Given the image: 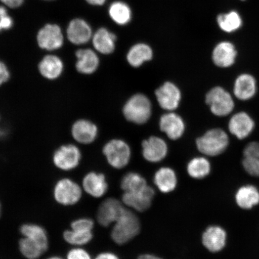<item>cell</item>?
Masks as SVG:
<instances>
[{
    "instance_id": "d6a6232c",
    "label": "cell",
    "mask_w": 259,
    "mask_h": 259,
    "mask_svg": "<svg viewBox=\"0 0 259 259\" xmlns=\"http://www.w3.org/2000/svg\"><path fill=\"white\" fill-rule=\"evenodd\" d=\"M148 186L147 181L140 174L129 172L122 178L121 187L124 192H132L144 189Z\"/></svg>"
},
{
    "instance_id": "52a82bcc",
    "label": "cell",
    "mask_w": 259,
    "mask_h": 259,
    "mask_svg": "<svg viewBox=\"0 0 259 259\" xmlns=\"http://www.w3.org/2000/svg\"><path fill=\"white\" fill-rule=\"evenodd\" d=\"M155 97L161 108L172 112L179 106L181 100V92L176 84L166 82L155 90Z\"/></svg>"
},
{
    "instance_id": "ba28073f",
    "label": "cell",
    "mask_w": 259,
    "mask_h": 259,
    "mask_svg": "<svg viewBox=\"0 0 259 259\" xmlns=\"http://www.w3.org/2000/svg\"><path fill=\"white\" fill-rule=\"evenodd\" d=\"M155 195L153 188L148 185L144 189L135 192H124L122 196L123 203L139 212H144L151 205Z\"/></svg>"
},
{
    "instance_id": "ffe728a7",
    "label": "cell",
    "mask_w": 259,
    "mask_h": 259,
    "mask_svg": "<svg viewBox=\"0 0 259 259\" xmlns=\"http://www.w3.org/2000/svg\"><path fill=\"white\" fill-rule=\"evenodd\" d=\"M116 35L106 28H100L93 34L92 41L94 47L102 54H111L116 47Z\"/></svg>"
},
{
    "instance_id": "ab89813d",
    "label": "cell",
    "mask_w": 259,
    "mask_h": 259,
    "mask_svg": "<svg viewBox=\"0 0 259 259\" xmlns=\"http://www.w3.org/2000/svg\"><path fill=\"white\" fill-rule=\"evenodd\" d=\"M95 259H119V258L111 252H103L97 255Z\"/></svg>"
},
{
    "instance_id": "7a4b0ae2",
    "label": "cell",
    "mask_w": 259,
    "mask_h": 259,
    "mask_svg": "<svg viewBox=\"0 0 259 259\" xmlns=\"http://www.w3.org/2000/svg\"><path fill=\"white\" fill-rule=\"evenodd\" d=\"M229 145V138L221 128H213L197 139L196 147L200 153L215 157L224 153Z\"/></svg>"
},
{
    "instance_id": "3957f363",
    "label": "cell",
    "mask_w": 259,
    "mask_h": 259,
    "mask_svg": "<svg viewBox=\"0 0 259 259\" xmlns=\"http://www.w3.org/2000/svg\"><path fill=\"white\" fill-rule=\"evenodd\" d=\"M122 112L127 121L137 124H145L152 114L150 100L143 94H136L126 102Z\"/></svg>"
},
{
    "instance_id": "9a60e30c",
    "label": "cell",
    "mask_w": 259,
    "mask_h": 259,
    "mask_svg": "<svg viewBox=\"0 0 259 259\" xmlns=\"http://www.w3.org/2000/svg\"><path fill=\"white\" fill-rule=\"evenodd\" d=\"M238 51L231 42L223 41L216 45L212 51L213 64L220 68L231 67L235 63Z\"/></svg>"
},
{
    "instance_id": "8992f818",
    "label": "cell",
    "mask_w": 259,
    "mask_h": 259,
    "mask_svg": "<svg viewBox=\"0 0 259 259\" xmlns=\"http://www.w3.org/2000/svg\"><path fill=\"white\" fill-rule=\"evenodd\" d=\"M53 193L58 203L63 206H72L80 201L82 192L78 184L66 178L57 181Z\"/></svg>"
},
{
    "instance_id": "44dd1931",
    "label": "cell",
    "mask_w": 259,
    "mask_h": 259,
    "mask_svg": "<svg viewBox=\"0 0 259 259\" xmlns=\"http://www.w3.org/2000/svg\"><path fill=\"white\" fill-rule=\"evenodd\" d=\"M243 167L250 176L259 177V142L252 141L243 151Z\"/></svg>"
},
{
    "instance_id": "4fadbf2b",
    "label": "cell",
    "mask_w": 259,
    "mask_h": 259,
    "mask_svg": "<svg viewBox=\"0 0 259 259\" xmlns=\"http://www.w3.org/2000/svg\"><path fill=\"white\" fill-rule=\"evenodd\" d=\"M124 209L122 204L118 199H107L97 210V222L103 227H108L117 221Z\"/></svg>"
},
{
    "instance_id": "5bb4252c",
    "label": "cell",
    "mask_w": 259,
    "mask_h": 259,
    "mask_svg": "<svg viewBox=\"0 0 259 259\" xmlns=\"http://www.w3.org/2000/svg\"><path fill=\"white\" fill-rule=\"evenodd\" d=\"M160 128L171 140H178L184 134L185 122L181 116L173 112H169L161 116Z\"/></svg>"
},
{
    "instance_id": "cb8c5ba5",
    "label": "cell",
    "mask_w": 259,
    "mask_h": 259,
    "mask_svg": "<svg viewBox=\"0 0 259 259\" xmlns=\"http://www.w3.org/2000/svg\"><path fill=\"white\" fill-rule=\"evenodd\" d=\"M98 134V128L92 122L88 120L77 121L72 127V135L77 142L83 144L92 143Z\"/></svg>"
},
{
    "instance_id": "83f0119b",
    "label": "cell",
    "mask_w": 259,
    "mask_h": 259,
    "mask_svg": "<svg viewBox=\"0 0 259 259\" xmlns=\"http://www.w3.org/2000/svg\"><path fill=\"white\" fill-rule=\"evenodd\" d=\"M108 13L112 20L119 25L128 24L132 17L131 8L125 3L120 1L112 3L109 6Z\"/></svg>"
},
{
    "instance_id": "603a6c76",
    "label": "cell",
    "mask_w": 259,
    "mask_h": 259,
    "mask_svg": "<svg viewBox=\"0 0 259 259\" xmlns=\"http://www.w3.org/2000/svg\"><path fill=\"white\" fill-rule=\"evenodd\" d=\"M154 183L161 193L172 192L178 184L176 171L169 167H161L154 175Z\"/></svg>"
},
{
    "instance_id": "bcb514c9",
    "label": "cell",
    "mask_w": 259,
    "mask_h": 259,
    "mask_svg": "<svg viewBox=\"0 0 259 259\" xmlns=\"http://www.w3.org/2000/svg\"><path fill=\"white\" fill-rule=\"evenodd\" d=\"M241 1H245V0H241Z\"/></svg>"
},
{
    "instance_id": "4316f807",
    "label": "cell",
    "mask_w": 259,
    "mask_h": 259,
    "mask_svg": "<svg viewBox=\"0 0 259 259\" xmlns=\"http://www.w3.org/2000/svg\"><path fill=\"white\" fill-rule=\"evenodd\" d=\"M38 69L41 75L48 79L58 78L63 70V63L59 57L47 56L40 61Z\"/></svg>"
},
{
    "instance_id": "6da1fadb",
    "label": "cell",
    "mask_w": 259,
    "mask_h": 259,
    "mask_svg": "<svg viewBox=\"0 0 259 259\" xmlns=\"http://www.w3.org/2000/svg\"><path fill=\"white\" fill-rule=\"evenodd\" d=\"M141 231V223L134 212L124 208L120 217L114 223L111 238L116 244L123 245L131 241Z\"/></svg>"
},
{
    "instance_id": "f35d334b",
    "label": "cell",
    "mask_w": 259,
    "mask_h": 259,
    "mask_svg": "<svg viewBox=\"0 0 259 259\" xmlns=\"http://www.w3.org/2000/svg\"><path fill=\"white\" fill-rule=\"evenodd\" d=\"M7 7L15 9L20 7L23 4L24 0H0Z\"/></svg>"
},
{
    "instance_id": "8d00e7d4",
    "label": "cell",
    "mask_w": 259,
    "mask_h": 259,
    "mask_svg": "<svg viewBox=\"0 0 259 259\" xmlns=\"http://www.w3.org/2000/svg\"><path fill=\"white\" fill-rule=\"evenodd\" d=\"M66 259H92L86 250L80 248H74L68 252Z\"/></svg>"
},
{
    "instance_id": "e575fe53",
    "label": "cell",
    "mask_w": 259,
    "mask_h": 259,
    "mask_svg": "<svg viewBox=\"0 0 259 259\" xmlns=\"http://www.w3.org/2000/svg\"><path fill=\"white\" fill-rule=\"evenodd\" d=\"M71 229L79 232H93L95 223L89 218H80L71 223Z\"/></svg>"
},
{
    "instance_id": "b9f144b4",
    "label": "cell",
    "mask_w": 259,
    "mask_h": 259,
    "mask_svg": "<svg viewBox=\"0 0 259 259\" xmlns=\"http://www.w3.org/2000/svg\"><path fill=\"white\" fill-rule=\"evenodd\" d=\"M145 255L146 257H147V259H162L157 256H155V255L153 254H145Z\"/></svg>"
},
{
    "instance_id": "d590c367",
    "label": "cell",
    "mask_w": 259,
    "mask_h": 259,
    "mask_svg": "<svg viewBox=\"0 0 259 259\" xmlns=\"http://www.w3.org/2000/svg\"><path fill=\"white\" fill-rule=\"evenodd\" d=\"M14 22L8 15L7 9L4 6H0V32L11 28Z\"/></svg>"
},
{
    "instance_id": "f6af8a7d",
    "label": "cell",
    "mask_w": 259,
    "mask_h": 259,
    "mask_svg": "<svg viewBox=\"0 0 259 259\" xmlns=\"http://www.w3.org/2000/svg\"><path fill=\"white\" fill-rule=\"evenodd\" d=\"M2 212V205H1V203H0V217H1Z\"/></svg>"
},
{
    "instance_id": "f1b7e54d",
    "label": "cell",
    "mask_w": 259,
    "mask_h": 259,
    "mask_svg": "<svg viewBox=\"0 0 259 259\" xmlns=\"http://www.w3.org/2000/svg\"><path fill=\"white\" fill-rule=\"evenodd\" d=\"M211 166L209 161L203 157L192 158L187 164V171L191 178L201 180L206 178L210 172Z\"/></svg>"
},
{
    "instance_id": "836d02e7",
    "label": "cell",
    "mask_w": 259,
    "mask_h": 259,
    "mask_svg": "<svg viewBox=\"0 0 259 259\" xmlns=\"http://www.w3.org/2000/svg\"><path fill=\"white\" fill-rule=\"evenodd\" d=\"M63 238L68 244L81 246L89 244L93 238V232H79L67 230L63 234Z\"/></svg>"
},
{
    "instance_id": "5b68a950",
    "label": "cell",
    "mask_w": 259,
    "mask_h": 259,
    "mask_svg": "<svg viewBox=\"0 0 259 259\" xmlns=\"http://www.w3.org/2000/svg\"><path fill=\"white\" fill-rule=\"evenodd\" d=\"M103 153L110 166L121 169L128 164L132 151L127 143L121 139H112L103 147Z\"/></svg>"
},
{
    "instance_id": "74e56055",
    "label": "cell",
    "mask_w": 259,
    "mask_h": 259,
    "mask_svg": "<svg viewBox=\"0 0 259 259\" xmlns=\"http://www.w3.org/2000/svg\"><path fill=\"white\" fill-rule=\"evenodd\" d=\"M10 77V73L7 66L0 61V86L7 82Z\"/></svg>"
},
{
    "instance_id": "f546056e",
    "label": "cell",
    "mask_w": 259,
    "mask_h": 259,
    "mask_svg": "<svg viewBox=\"0 0 259 259\" xmlns=\"http://www.w3.org/2000/svg\"><path fill=\"white\" fill-rule=\"evenodd\" d=\"M20 232L24 237L30 238L32 240L39 243L46 250H48V236L47 231L43 227L34 223H25L21 226Z\"/></svg>"
},
{
    "instance_id": "4dcf8cb0",
    "label": "cell",
    "mask_w": 259,
    "mask_h": 259,
    "mask_svg": "<svg viewBox=\"0 0 259 259\" xmlns=\"http://www.w3.org/2000/svg\"><path fill=\"white\" fill-rule=\"evenodd\" d=\"M217 22L220 28L227 33H232L238 30L242 25L240 15L235 11L220 14L217 18Z\"/></svg>"
},
{
    "instance_id": "30bf717a",
    "label": "cell",
    "mask_w": 259,
    "mask_h": 259,
    "mask_svg": "<svg viewBox=\"0 0 259 259\" xmlns=\"http://www.w3.org/2000/svg\"><path fill=\"white\" fill-rule=\"evenodd\" d=\"M37 40L38 46L43 50L54 51L62 47L64 36L59 26L49 24L38 32Z\"/></svg>"
},
{
    "instance_id": "9c48e42d",
    "label": "cell",
    "mask_w": 259,
    "mask_h": 259,
    "mask_svg": "<svg viewBox=\"0 0 259 259\" xmlns=\"http://www.w3.org/2000/svg\"><path fill=\"white\" fill-rule=\"evenodd\" d=\"M80 160V151L78 148L73 145L62 146L55 152L53 156L55 166L65 171L75 169Z\"/></svg>"
},
{
    "instance_id": "8fae6325",
    "label": "cell",
    "mask_w": 259,
    "mask_h": 259,
    "mask_svg": "<svg viewBox=\"0 0 259 259\" xmlns=\"http://www.w3.org/2000/svg\"><path fill=\"white\" fill-rule=\"evenodd\" d=\"M254 127V119L248 113L244 111L235 113L228 123L229 132L239 140H243L248 137Z\"/></svg>"
},
{
    "instance_id": "484cf974",
    "label": "cell",
    "mask_w": 259,
    "mask_h": 259,
    "mask_svg": "<svg viewBox=\"0 0 259 259\" xmlns=\"http://www.w3.org/2000/svg\"><path fill=\"white\" fill-rule=\"evenodd\" d=\"M236 202L241 208L250 209L259 203V192L253 186L239 188L235 195Z\"/></svg>"
},
{
    "instance_id": "2e32d148",
    "label": "cell",
    "mask_w": 259,
    "mask_h": 259,
    "mask_svg": "<svg viewBox=\"0 0 259 259\" xmlns=\"http://www.w3.org/2000/svg\"><path fill=\"white\" fill-rule=\"evenodd\" d=\"M92 27L83 19L76 18L70 22L67 28L68 39L74 45L85 44L93 37Z\"/></svg>"
},
{
    "instance_id": "7c38bea8",
    "label": "cell",
    "mask_w": 259,
    "mask_h": 259,
    "mask_svg": "<svg viewBox=\"0 0 259 259\" xmlns=\"http://www.w3.org/2000/svg\"><path fill=\"white\" fill-rule=\"evenodd\" d=\"M142 153L145 159L150 163H158L164 159L168 153L166 142L163 139L151 137L142 144Z\"/></svg>"
},
{
    "instance_id": "277c9868",
    "label": "cell",
    "mask_w": 259,
    "mask_h": 259,
    "mask_svg": "<svg viewBox=\"0 0 259 259\" xmlns=\"http://www.w3.org/2000/svg\"><path fill=\"white\" fill-rule=\"evenodd\" d=\"M205 102L212 114L219 117L231 114L235 106L231 94L220 86L213 87L207 93Z\"/></svg>"
},
{
    "instance_id": "7402d4cb",
    "label": "cell",
    "mask_w": 259,
    "mask_h": 259,
    "mask_svg": "<svg viewBox=\"0 0 259 259\" xmlns=\"http://www.w3.org/2000/svg\"><path fill=\"white\" fill-rule=\"evenodd\" d=\"M76 67L79 72L90 74L95 73L99 66V58L95 51L90 49L80 50L76 53Z\"/></svg>"
},
{
    "instance_id": "1f68e13d",
    "label": "cell",
    "mask_w": 259,
    "mask_h": 259,
    "mask_svg": "<svg viewBox=\"0 0 259 259\" xmlns=\"http://www.w3.org/2000/svg\"><path fill=\"white\" fill-rule=\"evenodd\" d=\"M19 248L22 255L27 259H38L47 250L39 243L26 237L19 241Z\"/></svg>"
},
{
    "instance_id": "7bdbcfd3",
    "label": "cell",
    "mask_w": 259,
    "mask_h": 259,
    "mask_svg": "<svg viewBox=\"0 0 259 259\" xmlns=\"http://www.w3.org/2000/svg\"><path fill=\"white\" fill-rule=\"evenodd\" d=\"M45 259H64V258H63L62 257H61L60 256H57V255H54V256L48 257Z\"/></svg>"
},
{
    "instance_id": "ac0fdd59",
    "label": "cell",
    "mask_w": 259,
    "mask_h": 259,
    "mask_svg": "<svg viewBox=\"0 0 259 259\" xmlns=\"http://www.w3.org/2000/svg\"><path fill=\"white\" fill-rule=\"evenodd\" d=\"M227 235L224 229L218 226H210L206 228L202 236V244L207 250L218 252L225 248Z\"/></svg>"
},
{
    "instance_id": "d4e9b609",
    "label": "cell",
    "mask_w": 259,
    "mask_h": 259,
    "mask_svg": "<svg viewBox=\"0 0 259 259\" xmlns=\"http://www.w3.org/2000/svg\"><path fill=\"white\" fill-rule=\"evenodd\" d=\"M153 51L144 43H138L130 48L127 54L128 63L133 67H141L145 62L153 59Z\"/></svg>"
},
{
    "instance_id": "e0dca14e",
    "label": "cell",
    "mask_w": 259,
    "mask_h": 259,
    "mask_svg": "<svg viewBox=\"0 0 259 259\" xmlns=\"http://www.w3.org/2000/svg\"><path fill=\"white\" fill-rule=\"evenodd\" d=\"M233 92L236 98L241 101H248L253 98L257 92V81L249 73H242L236 77Z\"/></svg>"
},
{
    "instance_id": "d6986e66",
    "label": "cell",
    "mask_w": 259,
    "mask_h": 259,
    "mask_svg": "<svg viewBox=\"0 0 259 259\" xmlns=\"http://www.w3.org/2000/svg\"><path fill=\"white\" fill-rule=\"evenodd\" d=\"M82 187L87 193L95 198L104 196L108 189V182L104 175L96 171H91L84 177Z\"/></svg>"
},
{
    "instance_id": "ee69618b",
    "label": "cell",
    "mask_w": 259,
    "mask_h": 259,
    "mask_svg": "<svg viewBox=\"0 0 259 259\" xmlns=\"http://www.w3.org/2000/svg\"><path fill=\"white\" fill-rule=\"evenodd\" d=\"M138 259H147V257H146L145 254H142Z\"/></svg>"
},
{
    "instance_id": "60d3db41",
    "label": "cell",
    "mask_w": 259,
    "mask_h": 259,
    "mask_svg": "<svg viewBox=\"0 0 259 259\" xmlns=\"http://www.w3.org/2000/svg\"><path fill=\"white\" fill-rule=\"evenodd\" d=\"M91 5L102 6L105 4L106 0H85Z\"/></svg>"
}]
</instances>
